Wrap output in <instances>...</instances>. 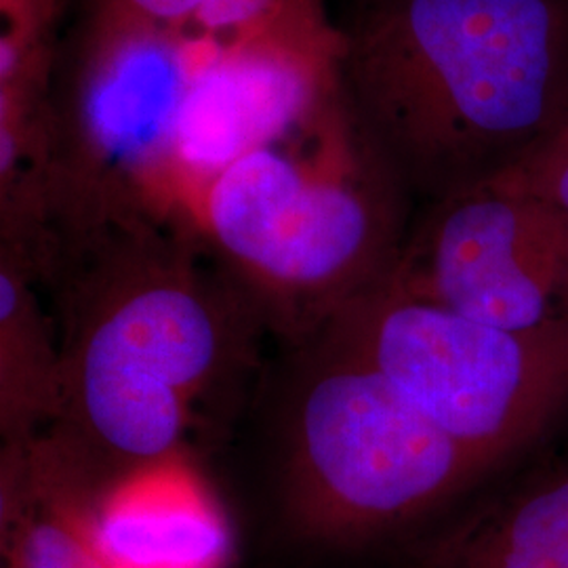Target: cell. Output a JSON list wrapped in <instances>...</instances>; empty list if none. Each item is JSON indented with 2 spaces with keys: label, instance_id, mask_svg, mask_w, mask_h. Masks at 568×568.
<instances>
[{
  "label": "cell",
  "instance_id": "cell-1",
  "mask_svg": "<svg viewBox=\"0 0 568 568\" xmlns=\"http://www.w3.org/2000/svg\"><path fill=\"white\" fill-rule=\"evenodd\" d=\"M337 95L400 187L488 182L568 108V0H356Z\"/></svg>",
  "mask_w": 568,
  "mask_h": 568
},
{
  "label": "cell",
  "instance_id": "cell-2",
  "mask_svg": "<svg viewBox=\"0 0 568 568\" xmlns=\"http://www.w3.org/2000/svg\"><path fill=\"white\" fill-rule=\"evenodd\" d=\"M142 209L63 222L79 267L61 347V445L84 466L126 467L182 450L194 406L227 371L234 333L183 241L190 225Z\"/></svg>",
  "mask_w": 568,
  "mask_h": 568
},
{
  "label": "cell",
  "instance_id": "cell-3",
  "mask_svg": "<svg viewBox=\"0 0 568 568\" xmlns=\"http://www.w3.org/2000/svg\"><path fill=\"white\" fill-rule=\"evenodd\" d=\"M400 190L335 91L204 183L185 224L276 312L326 325L396 262Z\"/></svg>",
  "mask_w": 568,
  "mask_h": 568
},
{
  "label": "cell",
  "instance_id": "cell-4",
  "mask_svg": "<svg viewBox=\"0 0 568 568\" xmlns=\"http://www.w3.org/2000/svg\"><path fill=\"white\" fill-rule=\"evenodd\" d=\"M286 464L295 523L342 546L398 535L495 469L328 335L291 410Z\"/></svg>",
  "mask_w": 568,
  "mask_h": 568
},
{
  "label": "cell",
  "instance_id": "cell-5",
  "mask_svg": "<svg viewBox=\"0 0 568 568\" xmlns=\"http://www.w3.org/2000/svg\"><path fill=\"white\" fill-rule=\"evenodd\" d=\"M217 49L190 30L93 7L60 108L47 110L53 215L143 209L178 220L183 112Z\"/></svg>",
  "mask_w": 568,
  "mask_h": 568
},
{
  "label": "cell",
  "instance_id": "cell-6",
  "mask_svg": "<svg viewBox=\"0 0 568 568\" xmlns=\"http://www.w3.org/2000/svg\"><path fill=\"white\" fill-rule=\"evenodd\" d=\"M325 328L495 469L568 413V323L530 331L476 323L384 276Z\"/></svg>",
  "mask_w": 568,
  "mask_h": 568
},
{
  "label": "cell",
  "instance_id": "cell-7",
  "mask_svg": "<svg viewBox=\"0 0 568 568\" xmlns=\"http://www.w3.org/2000/svg\"><path fill=\"white\" fill-rule=\"evenodd\" d=\"M387 281L476 323L530 331L568 323V217L493 183L432 204Z\"/></svg>",
  "mask_w": 568,
  "mask_h": 568
},
{
  "label": "cell",
  "instance_id": "cell-8",
  "mask_svg": "<svg viewBox=\"0 0 568 568\" xmlns=\"http://www.w3.org/2000/svg\"><path fill=\"white\" fill-rule=\"evenodd\" d=\"M337 26L302 0L246 41L215 51L183 112L175 206L185 220L204 183L244 152L278 142L335 93Z\"/></svg>",
  "mask_w": 568,
  "mask_h": 568
},
{
  "label": "cell",
  "instance_id": "cell-9",
  "mask_svg": "<svg viewBox=\"0 0 568 568\" xmlns=\"http://www.w3.org/2000/svg\"><path fill=\"white\" fill-rule=\"evenodd\" d=\"M84 523L108 568H225L232 551L224 508L183 450L112 474Z\"/></svg>",
  "mask_w": 568,
  "mask_h": 568
},
{
  "label": "cell",
  "instance_id": "cell-10",
  "mask_svg": "<svg viewBox=\"0 0 568 568\" xmlns=\"http://www.w3.org/2000/svg\"><path fill=\"white\" fill-rule=\"evenodd\" d=\"M415 568H568V459L480 499L427 541Z\"/></svg>",
  "mask_w": 568,
  "mask_h": 568
},
{
  "label": "cell",
  "instance_id": "cell-11",
  "mask_svg": "<svg viewBox=\"0 0 568 568\" xmlns=\"http://www.w3.org/2000/svg\"><path fill=\"white\" fill-rule=\"evenodd\" d=\"M4 462L9 568H108L84 523L89 469L60 443L37 440L9 447Z\"/></svg>",
  "mask_w": 568,
  "mask_h": 568
},
{
  "label": "cell",
  "instance_id": "cell-12",
  "mask_svg": "<svg viewBox=\"0 0 568 568\" xmlns=\"http://www.w3.org/2000/svg\"><path fill=\"white\" fill-rule=\"evenodd\" d=\"M32 257L9 244L0 274V413L9 447L34 440L37 427L58 422L61 347L42 323L28 284Z\"/></svg>",
  "mask_w": 568,
  "mask_h": 568
},
{
  "label": "cell",
  "instance_id": "cell-13",
  "mask_svg": "<svg viewBox=\"0 0 568 568\" xmlns=\"http://www.w3.org/2000/svg\"><path fill=\"white\" fill-rule=\"evenodd\" d=\"M487 183L548 204L568 217V108L541 142Z\"/></svg>",
  "mask_w": 568,
  "mask_h": 568
},
{
  "label": "cell",
  "instance_id": "cell-14",
  "mask_svg": "<svg viewBox=\"0 0 568 568\" xmlns=\"http://www.w3.org/2000/svg\"><path fill=\"white\" fill-rule=\"evenodd\" d=\"M302 0H206L192 32L225 47L246 41L288 13Z\"/></svg>",
  "mask_w": 568,
  "mask_h": 568
},
{
  "label": "cell",
  "instance_id": "cell-15",
  "mask_svg": "<svg viewBox=\"0 0 568 568\" xmlns=\"http://www.w3.org/2000/svg\"><path fill=\"white\" fill-rule=\"evenodd\" d=\"M98 4L135 20L190 30L206 0H95Z\"/></svg>",
  "mask_w": 568,
  "mask_h": 568
}]
</instances>
